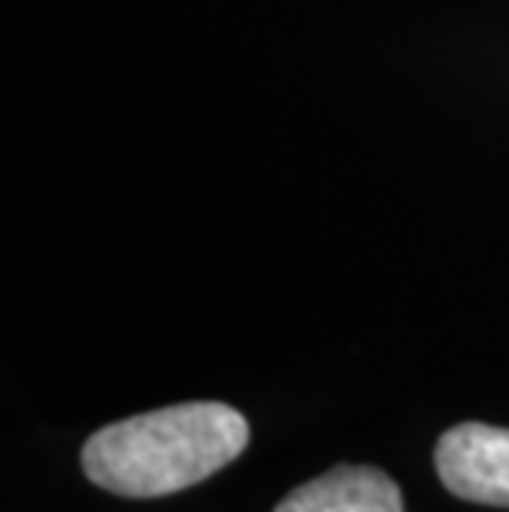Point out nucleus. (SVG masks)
<instances>
[{
    "label": "nucleus",
    "instance_id": "obj_1",
    "mask_svg": "<svg viewBox=\"0 0 509 512\" xmlns=\"http://www.w3.org/2000/svg\"><path fill=\"white\" fill-rule=\"evenodd\" d=\"M245 446L248 420L229 403H176L93 433L83 473L116 496L156 499L209 479Z\"/></svg>",
    "mask_w": 509,
    "mask_h": 512
},
{
    "label": "nucleus",
    "instance_id": "obj_2",
    "mask_svg": "<svg viewBox=\"0 0 509 512\" xmlns=\"http://www.w3.org/2000/svg\"><path fill=\"white\" fill-rule=\"evenodd\" d=\"M433 463L453 496L480 506H509V430L457 423L440 437Z\"/></svg>",
    "mask_w": 509,
    "mask_h": 512
},
{
    "label": "nucleus",
    "instance_id": "obj_3",
    "mask_svg": "<svg viewBox=\"0 0 509 512\" xmlns=\"http://www.w3.org/2000/svg\"><path fill=\"white\" fill-rule=\"evenodd\" d=\"M275 512H404V496L384 470L334 466L291 493Z\"/></svg>",
    "mask_w": 509,
    "mask_h": 512
}]
</instances>
